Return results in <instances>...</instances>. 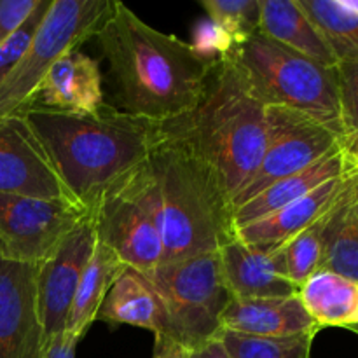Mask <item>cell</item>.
Returning <instances> with one entry per match:
<instances>
[{
  "mask_svg": "<svg viewBox=\"0 0 358 358\" xmlns=\"http://www.w3.org/2000/svg\"><path fill=\"white\" fill-rule=\"evenodd\" d=\"M94 37L108 62L115 108L159 124L198 107L217 66L199 58L189 42L147 24L122 2H112Z\"/></svg>",
  "mask_w": 358,
  "mask_h": 358,
  "instance_id": "cell-1",
  "label": "cell"
},
{
  "mask_svg": "<svg viewBox=\"0 0 358 358\" xmlns=\"http://www.w3.org/2000/svg\"><path fill=\"white\" fill-rule=\"evenodd\" d=\"M24 117L72 203L87 215H93L101 199L149 159L163 138V124L105 103L94 114H70L37 105L24 112Z\"/></svg>",
  "mask_w": 358,
  "mask_h": 358,
  "instance_id": "cell-2",
  "label": "cell"
},
{
  "mask_svg": "<svg viewBox=\"0 0 358 358\" xmlns=\"http://www.w3.org/2000/svg\"><path fill=\"white\" fill-rule=\"evenodd\" d=\"M147 173L164 262L217 252L233 240L234 208L226 182L191 143L163 131Z\"/></svg>",
  "mask_w": 358,
  "mask_h": 358,
  "instance_id": "cell-3",
  "label": "cell"
},
{
  "mask_svg": "<svg viewBox=\"0 0 358 358\" xmlns=\"http://www.w3.org/2000/svg\"><path fill=\"white\" fill-rule=\"evenodd\" d=\"M163 131L191 143L219 171L233 199L264 154L266 105L227 58L213 69L198 107L164 122Z\"/></svg>",
  "mask_w": 358,
  "mask_h": 358,
  "instance_id": "cell-4",
  "label": "cell"
},
{
  "mask_svg": "<svg viewBox=\"0 0 358 358\" xmlns=\"http://www.w3.org/2000/svg\"><path fill=\"white\" fill-rule=\"evenodd\" d=\"M262 105L294 108L345 136L336 69H327L262 34L236 45L229 56Z\"/></svg>",
  "mask_w": 358,
  "mask_h": 358,
  "instance_id": "cell-5",
  "label": "cell"
},
{
  "mask_svg": "<svg viewBox=\"0 0 358 358\" xmlns=\"http://www.w3.org/2000/svg\"><path fill=\"white\" fill-rule=\"evenodd\" d=\"M142 275L166 311L168 338L189 352L219 338L222 315L234 299L219 250L164 262Z\"/></svg>",
  "mask_w": 358,
  "mask_h": 358,
  "instance_id": "cell-6",
  "label": "cell"
},
{
  "mask_svg": "<svg viewBox=\"0 0 358 358\" xmlns=\"http://www.w3.org/2000/svg\"><path fill=\"white\" fill-rule=\"evenodd\" d=\"M108 0H52L30 48L0 84V117L37 107L38 90L56 62L96 34Z\"/></svg>",
  "mask_w": 358,
  "mask_h": 358,
  "instance_id": "cell-7",
  "label": "cell"
},
{
  "mask_svg": "<svg viewBox=\"0 0 358 358\" xmlns=\"http://www.w3.org/2000/svg\"><path fill=\"white\" fill-rule=\"evenodd\" d=\"M339 145V136L299 110L266 107V149L257 170L233 198V208L275 182L306 170Z\"/></svg>",
  "mask_w": 358,
  "mask_h": 358,
  "instance_id": "cell-8",
  "label": "cell"
},
{
  "mask_svg": "<svg viewBox=\"0 0 358 358\" xmlns=\"http://www.w3.org/2000/svg\"><path fill=\"white\" fill-rule=\"evenodd\" d=\"M86 217L72 203L0 194V257L41 266Z\"/></svg>",
  "mask_w": 358,
  "mask_h": 358,
  "instance_id": "cell-9",
  "label": "cell"
},
{
  "mask_svg": "<svg viewBox=\"0 0 358 358\" xmlns=\"http://www.w3.org/2000/svg\"><path fill=\"white\" fill-rule=\"evenodd\" d=\"M133 173L101 199L93 219L98 241L126 268L145 273L163 264L164 247L159 224Z\"/></svg>",
  "mask_w": 358,
  "mask_h": 358,
  "instance_id": "cell-10",
  "label": "cell"
},
{
  "mask_svg": "<svg viewBox=\"0 0 358 358\" xmlns=\"http://www.w3.org/2000/svg\"><path fill=\"white\" fill-rule=\"evenodd\" d=\"M98 243L93 215H87L56 250L37 266L38 313L44 325L48 343L66 331L73 297L80 276Z\"/></svg>",
  "mask_w": 358,
  "mask_h": 358,
  "instance_id": "cell-11",
  "label": "cell"
},
{
  "mask_svg": "<svg viewBox=\"0 0 358 358\" xmlns=\"http://www.w3.org/2000/svg\"><path fill=\"white\" fill-rule=\"evenodd\" d=\"M0 194L72 203L24 114L0 117Z\"/></svg>",
  "mask_w": 358,
  "mask_h": 358,
  "instance_id": "cell-12",
  "label": "cell"
},
{
  "mask_svg": "<svg viewBox=\"0 0 358 358\" xmlns=\"http://www.w3.org/2000/svg\"><path fill=\"white\" fill-rule=\"evenodd\" d=\"M48 345L38 313L37 266L0 257V358H44Z\"/></svg>",
  "mask_w": 358,
  "mask_h": 358,
  "instance_id": "cell-13",
  "label": "cell"
},
{
  "mask_svg": "<svg viewBox=\"0 0 358 358\" xmlns=\"http://www.w3.org/2000/svg\"><path fill=\"white\" fill-rule=\"evenodd\" d=\"M224 278L234 297H287L297 294L290 282L282 248L247 245L236 236L219 250Z\"/></svg>",
  "mask_w": 358,
  "mask_h": 358,
  "instance_id": "cell-14",
  "label": "cell"
},
{
  "mask_svg": "<svg viewBox=\"0 0 358 358\" xmlns=\"http://www.w3.org/2000/svg\"><path fill=\"white\" fill-rule=\"evenodd\" d=\"M346 185H348L346 175L332 178L311 191L310 194L262 217L257 222L240 227L234 231V236L247 245L266 248V250H278L301 231L322 219L339 201Z\"/></svg>",
  "mask_w": 358,
  "mask_h": 358,
  "instance_id": "cell-15",
  "label": "cell"
},
{
  "mask_svg": "<svg viewBox=\"0 0 358 358\" xmlns=\"http://www.w3.org/2000/svg\"><path fill=\"white\" fill-rule=\"evenodd\" d=\"M222 331L285 338L322 331L310 317L299 294L287 297H234L222 315Z\"/></svg>",
  "mask_w": 358,
  "mask_h": 358,
  "instance_id": "cell-16",
  "label": "cell"
},
{
  "mask_svg": "<svg viewBox=\"0 0 358 358\" xmlns=\"http://www.w3.org/2000/svg\"><path fill=\"white\" fill-rule=\"evenodd\" d=\"M38 107L70 114H94L103 107L96 59L72 51L52 65L38 90Z\"/></svg>",
  "mask_w": 358,
  "mask_h": 358,
  "instance_id": "cell-17",
  "label": "cell"
},
{
  "mask_svg": "<svg viewBox=\"0 0 358 358\" xmlns=\"http://www.w3.org/2000/svg\"><path fill=\"white\" fill-rule=\"evenodd\" d=\"M96 320L152 331L156 338H168V318L154 287L142 273L126 268L101 303Z\"/></svg>",
  "mask_w": 358,
  "mask_h": 358,
  "instance_id": "cell-18",
  "label": "cell"
},
{
  "mask_svg": "<svg viewBox=\"0 0 358 358\" xmlns=\"http://www.w3.org/2000/svg\"><path fill=\"white\" fill-rule=\"evenodd\" d=\"M259 34L327 66L336 69L338 58L299 0H261Z\"/></svg>",
  "mask_w": 358,
  "mask_h": 358,
  "instance_id": "cell-19",
  "label": "cell"
},
{
  "mask_svg": "<svg viewBox=\"0 0 358 358\" xmlns=\"http://www.w3.org/2000/svg\"><path fill=\"white\" fill-rule=\"evenodd\" d=\"M341 175H345V163H343V154L338 145L332 152L322 157L318 163L275 182L264 191L259 192L257 196L248 199L247 203L234 208V231L252 222H257L262 217L290 205L296 199L310 194L311 191L320 187L325 182L341 177Z\"/></svg>",
  "mask_w": 358,
  "mask_h": 358,
  "instance_id": "cell-20",
  "label": "cell"
},
{
  "mask_svg": "<svg viewBox=\"0 0 358 358\" xmlns=\"http://www.w3.org/2000/svg\"><path fill=\"white\" fill-rule=\"evenodd\" d=\"M297 294L320 329H358V282L355 280L318 269Z\"/></svg>",
  "mask_w": 358,
  "mask_h": 358,
  "instance_id": "cell-21",
  "label": "cell"
},
{
  "mask_svg": "<svg viewBox=\"0 0 358 358\" xmlns=\"http://www.w3.org/2000/svg\"><path fill=\"white\" fill-rule=\"evenodd\" d=\"M320 269L358 282V177L353 175L329 217Z\"/></svg>",
  "mask_w": 358,
  "mask_h": 358,
  "instance_id": "cell-22",
  "label": "cell"
},
{
  "mask_svg": "<svg viewBox=\"0 0 358 358\" xmlns=\"http://www.w3.org/2000/svg\"><path fill=\"white\" fill-rule=\"evenodd\" d=\"M126 266L117 259V255L98 241L93 255L80 276L72 310L66 320V332L83 339L87 329L96 322L101 303L108 294L115 280L121 276Z\"/></svg>",
  "mask_w": 358,
  "mask_h": 358,
  "instance_id": "cell-23",
  "label": "cell"
},
{
  "mask_svg": "<svg viewBox=\"0 0 358 358\" xmlns=\"http://www.w3.org/2000/svg\"><path fill=\"white\" fill-rule=\"evenodd\" d=\"M338 62H358V14L341 0H299Z\"/></svg>",
  "mask_w": 358,
  "mask_h": 358,
  "instance_id": "cell-24",
  "label": "cell"
},
{
  "mask_svg": "<svg viewBox=\"0 0 358 358\" xmlns=\"http://www.w3.org/2000/svg\"><path fill=\"white\" fill-rule=\"evenodd\" d=\"M219 341L229 358H310L315 334L264 338L220 331Z\"/></svg>",
  "mask_w": 358,
  "mask_h": 358,
  "instance_id": "cell-25",
  "label": "cell"
},
{
  "mask_svg": "<svg viewBox=\"0 0 358 358\" xmlns=\"http://www.w3.org/2000/svg\"><path fill=\"white\" fill-rule=\"evenodd\" d=\"M332 208L322 219H318L310 227L301 231L297 236H294L292 240L287 241L282 247L287 273H289L290 282L297 287V290L304 285V282L311 275H315L320 269L325 245V227H327Z\"/></svg>",
  "mask_w": 358,
  "mask_h": 358,
  "instance_id": "cell-26",
  "label": "cell"
},
{
  "mask_svg": "<svg viewBox=\"0 0 358 358\" xmlns=\"http://www.w3.org/2000/svg\"><path fill=\"white\" fill-rule=\"evenodd\" d=\"M201 7L236 45L257 34L261 27V0H201Z\"/></svg>",
  "mask_w": 358,
  "mask_h": 358,
  "instance_id": "cell-27",
  "label": "cell"
},
{
  "mask_svg": "<svg viewBox=\"0 0 358 358\" xmlns=\"http://www.w3.org/2000/svg\"><path fill=\"white\" fill-rule=\"evenodd\" d=\"M51 3L52 0H38L37 7L31 10L27 21L3 44H0V84L16 69L17 63L21 62V58L27 52V49L30 48L31 41H34L35 34H37L38 27H41L42 20H44Z\"/></svg>",
  "mask_w": 358,
  "mask_h": 358,
  "instance_id": "cell-28",
  "label": "cell"
},
{
  "mask_svg": "<svg viewBox=\"0 0 358 358\" xmlns=\"http://www.w3.org/2000/svg\"><path fill=\"white\" fill-rule=\"evenodd\" d=\"M196 55L212 65H219L231 56L236 48L234 38L220 24L210 17L199 20L192 30V42H189Z\"/></svg>",
  "mask_w": 358,
  "mask_h": 358,
  "instance_id": "cell-29",
  "label": "cell"
},
{
  "mask_svg": "<svg viewBox=\"0 0 358 358\" xmlns=\"http://www.w3.org/2000/svg\"><path fill=\"white\" fill-rule=\"evenodd\" d=\"M343 126L358 135V62H339L336 66Z\"/></svg>",
  "mask_w": 358,
  "mask_h": 358,
  "instance_id": "cell-30",
  "label": "cell"
},
{
  "mask_svg": "<svg viewBox=\"0 0 358 358\" xmlns=\"http://www.w3.org/2000/svg\"><path fill=\"white\" fill-rule=\"evenodd\" d=\"M38 0H0V44L27 21Z\"/></svg>",
  "mask_w": 358,
  "mask_h": 358,
  "instance_id": "cell-31",
  "label": "cell"
},
{
  "mask_svg": "<svg viewBox=\"0 0 358 358\" xmlns=\"http://www.w3.org/2000/svg\"><path fill=\"white\" fill-rule=\"evenodd\" d=\"M80 338L70 334V332H63V334L55 336L49 341L48 352L44 358H76V350L79 345Z\"/></svg>",
  "mask_w": 358,
  "mask_h": 358,
  "instance_id": "cell-32",
  "label": "cell"
},
{
  "mask_svg": "<svg viewBox=\"0 0 358 358\" xmlns=\"http://www.w3.org/2000/svg\"><path fill=\"white\" fill-rule=\"evenodd\" d=\"M339 149L343 154L345 163V173L358 177V135L357 133H346L339 138Z\"/></svg>",
  "mask_w": 358,
  "mask_h": 358,
  "instance_id": "cell-33",
  "label": "cell"
},
{
  "mask_svg": "<svg viewBox=\"0 0 358 358\" xmlns=\"http://www.w3.org/2000/svg\"><path fill=\"white\" fill-rule=\"evenodd\" d=\"M152 358H189V350L170 338H156Z\"/></svg>",
  "mask_w": 358,
  "mask_h": 358,
  "instance_id": "cell-34",
  "label": "cell"
},
{
  "mask_svg": "<svg viewBox=\"0 0 358 358\" xmlns=\"http://www.w3.org/2000/svg\"><path fill=\"white\" fill-rule=\"evenodd\" d=\"M189 358H229L219 338L189 352Z\"/></svg>",
  "mask_w": 358,
  "mask_h": 358,
  "instance_id": "cell-35",
  "label": "cell"
},
{
  "mask_svg": "<svg viewBox=\"0 0 358 358\" xmlns=\"http://www.w3.org/2000/svg\"><path fill=\"white\" fill-rule=\"evenodd\" d=\"M341 2L345 3V6L348 7V9H352L353 13L358 14V0H341Z\"/></svg>",
  "mask_w": 358,
  "mask_h": 358,
  "instance_id": "cell-36",
  "label": "cell"
},
{
  "mask_svg": "<svg viewBox=\"0 0 358 358\" xmlns=\"http://www.w3.org/2000/svg\"><path fill=\"white\" fill-rule=\"evenodd\" d=\"M355 332H358V329H357V331H355Z\"/></svg>",
  "mask_w": 358,
  "mask_h": 358,
  "instance_id": "cell-37",
  "label": "cell"
}]
</instances>
